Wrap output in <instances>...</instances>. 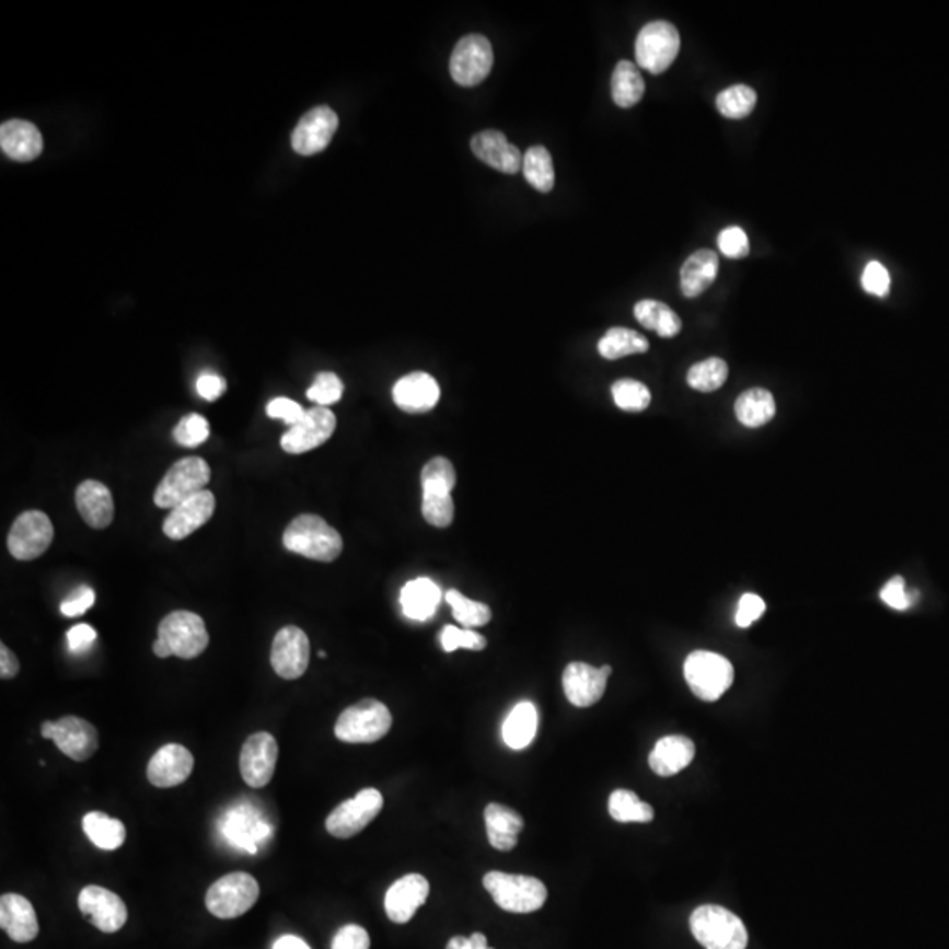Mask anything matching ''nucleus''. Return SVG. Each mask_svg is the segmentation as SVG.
I'll use <instances>...</instances> for the list:
<instances>
[{"label": "nucleus", "mask_w": 949, "mask_h": 949, "mask_svg": "<svg viewBox=\"0 0 949 949\" xmlns=\"http://www.w3.org/2000/svg\"><path fill=\"white\" fill-rule=\"evenodd\" d=\"M81 913L104 934H115L127 923V905L106 888L90 884L78 896Z\"/></svg>", "instance_id": "obj_18"}, {"label": "nucleus", "mask_w": 949, "mask_h": 949, "mask_svg": "<svg viewBox=\"0 0 949 949\" xmlns=\"http://www.w3.org/2000/svg\"><path fill=\"white\" fill-rule=\"evenodd\" d=\"M522 171L528 183L539 193L547 194L553 190L556 174H554L553 157L547 148L531 147L522 159Z\"/></svg>", "instance_id": "obj_39"}, {"label": "nucleus", "mask_w": 949, "mask_h": 949, "mask_svg": "<svg viewBox=\"0 0 949 949\" xmlns=\"http://www.w3.org/2000/svg\"><path fill=\"white\" fill-rule=\"evenodd\" d=\"M393 727L387 705L374 698L357 702L339 714L335 725L336 739L345 744H373L384 739Z\"/></svg>", "instance_id": "obj_4"}, {"label": "nucleus", "mask_w": 949, "mask_h": 949, "mask_svg": "<svg viewBox=\"0 0 949 949\" xmlns=\"http://www.w3.org/2000/svg\"><path fill=\"white\" fill-rule=\"evenodd\" d=\"M0 927L20 945L36 939L39 922L34 905L25 896L5 893L0 899Z\"/></svg>", "instance_id": "obj_25"}, {"label": "nucleus", "mask_w": 949, "mask_h": 949, "mask_svg": "<svg viewBox=\"0 0 949 949\" xmlns=\"http://www.w3.org/2000/svg\"><path fill=\"white\" fill-rule=\"evenodd\" d=\"M918 593H907L905 591L904 577L896 576L892 580H888L884 588L881 589V600L887 603L893 611H907L916 603Z\"/></svg>", "instance_id": "obj_50"}, {"label": "nucleus", "mask_w": 949, "mask_h": 949, "mask_svg": "<svg viewBox=\"0 0 949 949\" xmlns=\"http://www.w3.org/2000/svg\"><path fill=\"white\" fill-rule=\"evenodd\" d=\"M338 129V115L329 106H316L299 120L292 132V148L299 155H315L326 150Z\"/></svg>", "instance_id": "obj_19"}, {"label": "nucleus", "mask_w": 949, "mask_h": 949, "mask_svg": "<svg viewBox=\"0 0 949 949\" xmlns=\"http://www.w3.org/2000/svg\"><path fill=\"white\" fill-rule=\"evenodd\" d=\"M756 92L748 85H733L722 90L716 99V106L722 116L730 120H742L753 113L756 106Z\"/></svg>", "instance_id": "obj_42"}, {"label": "nucleus", "mask_w": 949, "mask_h": 949, "mask_svg": "<svg viewBox=\"0 0 949 949\" xmlns=\"http://www.w3.org/2000/svg\"><path fill=\"white\" fill-rule=\"evenodd\" d=\"M277 739L268 731H257L241 748V777L250 788H264L271 783L277 768Z\"/></svg>", "instance_id": "obj_14"}, {"label": "nucleus", "mask_w": 949, "mask_h": 949, "mask_svg": "<svg viewBox=\"0 0 949 949\" xmlns=\"http://www.w3.org/2000/svg\"><path fill=\"white\" fill-rule=\"evenodd\" d=\"M765 602L757 594L748 593L740 598L739 606H737L736 623L739 628H749L751 624L756 623L763 614H765Z\"/></svg>", "instance_id": "obj_54"}, {"label": "nucleus", "mask_w": 949, "mask_h": 949, "mask_svg": "<svg viewBox=\"0 0 949 949\" xmlns=\"http://www.w3.org/2000/svg\"><path fill=\"white\" fill-rule=\"evenodd\" d=\"M310 664V640L298 626H286L273 638L271 667L281 679L303 678Z\"/></svg>", "instance_id": "obj_16"}, {"label": "nucleus", "mask_w": 949, "mask_h": 949, "mask_svg": "<svg viewBox=\"0 0 949 949\" xmlns=\"http://www.w3.org/2000/svg\"><path fill=\"white\" fill-rule=\"evenodd\" d=\"M718 246L722 255L730 259H744L749 254V240L744 229L727 228L719 232Z\"/></svg>", "instance_id": "obj_52"}, {"label": "nucleus", "mask_w": 949, "mask_h": 949, "mask_svg": "<svg viewBox=\"0 0 949 949\" xmlns=\"http://www.w3.org/2000/svg\"><path fill=\"white\" fill-rule=\"evenodd\" d=\"M393 400L397 408L406 414H426L438 405L440 385L431 374L415 371L397 380L393 387Z\"/></svg>", "instance_id": "obj_23"}, {"label": "nucleus", "mask_w": 949, "mask_h": 949, "mask_svg": "<svg viewBox=\"0 0 949 949\" xmlns=\"http://www.w3.org/2000/svg\"><path fill=\"white\" fill-rule=\"evenodd\" d=\"M484 821L489 832H498V834L519 835L524 830L522 815L501 803H489L484 811Z\"/></svg>", "instance_id": "obj_45"}, {"label": "nucleus", "mask_w": 949, "mask_h": 949, "mask_svg": "<svg viewBox=\"0 0 949 949\" xmlns=\"http://www.w3.org/2000/svg\"><path fill=\"white\" fill-rule=\"evenodd\" d=\"M454 501L451 495H435L424 493L423 516L428 524L435 528L451 526L454 521Z\"/></svg>", "instance_id": "obj_46"}, {"label": "nucleus", "mask_w": 949, "mask_h": 949, "mask_svg": "<svg viewBox=\"0 0 949 949\" xmlns=\"http://www.w3.org/2000/svg\"><path fill=\"white\" fill-rule=\"evenodd\" d=\"M269 417L271 419H280L287 424V426H296L299 420L303 419L304 412L303 406L299 405V403L292 402L289 397H277V400H273L269 402L268 408Z\"/></svg>", "instance_id": "obj_56"}, {"label": "nucleus", "mask_w": 949, "mask_h": 949, "mask_svg": "<svg viewBox=\"0 0 949 949\" xmlns=\"http://www.w3.org/2000/svg\"><path fill=\"white\" fill-rule=\"evenodd\" d=\"M455 470L454 464L447 458H435L429 461L420 473V484H423L424 493H435V495H451L455 487Z\"/></svg>", "instance_id": "obj_43"}, {"label": "nucleus", "mask_w": 949, "mask_h": 949, "mask_svg": "<svg viewBox=\"0 0 949 949\" xmlns=\"http://www.w3.org/2000/svg\"><path fill=\"white\" fill-rule=\"evenodd\" d=\"M691 931L705 949H745L744 923L721 905H701L691 914Z\"/></svg>", "instance_id": "obj_3"}, {"label": "nucleus", "mask_w": 949, "mask_h": 949, "mask_svg": "<svg viewBox=\"0 0 949 949\" xmlns=\"http://www.w3.org/2000/svg\"><path fill=\"white\" fill-rule=\"evenodd\" d=\"M445 949H493L487 946V937L481 931H475L470 937L455 936L449 940Z\"/></svg>", "instance_id": "obj_59"}, {"label": "nucleus", "mask_w": 949, "mask_h": 949, "mask_svg": "<svg viewBox=\"0 0 949 949\" xmlns=\"http://www.w3.org/2000/svg\"><path fill=\"white\" fill-rule=\"evenodd\" d=\"M736 415L745 428H760L771 423L776 415V402L767 389H749L740 394L736 402Z\"/></svg>", "instance_id": "obj_33"}, {"label": "nucleus", "mask_w": 949, "mask_h": 949, "mask_svg": "<svg viewBox=\"0 0 949 949\" xmlns=\"http://www.w3.org/2000/svg\"><path fill=\"white\" fill-rule=\"evenodd\" d=\"M495 54L487 37L470 34L455 45L451 57L452 80L461 86H475L489 77Z\"/></svg>", "instance_id": "obj_13"}, {"label": "nucleus", "mask_w": 949, "mask_h": 949, "mask_svg": "<svg viewBox=\"0 0 949 949\" xmlns=\"http://www.w3.org/2000/svg\"><path fill=\"white\" fill-rule=\"evenodd\" d=\"M193 771V753L182 744H167L153 754L147 776L155 788H174L185 783Z\"/></svg>", "instance_id": "obj_22"}, {"label": "nucleus", "mask_w": 949, "mask_h": 949, "mask_svg": "<svg viewBox=\"0 0 949 949\" xmlns=\"http://www.w3.org/2000/svg\"><path fill=\"white\" fill-rule=\"evenodd\" d=\"M539 728V713L535 705L531 702H521L510 710L509 716L505 719L501 736H504L505 744L510 749L521 751L526 749L533 742Z\"/></svg>", "instance_id": "obj_32"}, {"label": "nucleus", "mask_w": 949, "mask_h": 949, "mask_svg": "<svg viewBox=\"0 0 949 949\" xmlns=\"http://www.w3.org/2000/svg\"><path fill=\"white\" fill-rule=\"evenodd\" d=\"M440 643L441 649L445 652H454L458 649L484 651L487 647L486 637H482L481 633L468 628H458V626H445L441 629Z\"/></svg>", "instance_id": "obj_47"}, {"label": "nucleus", "mask_w": 949, "mask_h": 949, "mask_svg": "<svg viewBox=\"0 0 949 949\" xmlns=\"http://www.w3.org/2000/svg\"><path fill=\"white\" fill-rule=\"evenodd\" d=\"M259 882L246 872H232L211 884L206 907L220 919L240 918L259 901Z\"/></svg>", "instance_id": "obj_5"}, {"label": "nucleus", "mask_w": 949, "mask_h": 949, "mask_svg": "<svg viewBox=\"0 0 949 949\" xmlns=\"http://www.w3.org/2000/svg\"><path fill=\"white\" fill-rule=\"evenodd\" d=\"M228 389V382L217 373H205L197 379V393L206 402H217Z\"/></svg>", "instance_id": "obj_57"}, {"label": "nucleus", "mask_w": 949, "mask_h": 949, "mask_svg": "<svg viewBox=\"0 0 949 949\" xmlns=\"http://www.w3.org/2000/svg\"><path fill=\"white\" fill-rule=\"evenodd\" d=\"M681 49V36L672 23L658 22L647 23L643 31L638 32L635 43V57L637 63L652 74H661L672 66Z\"/></svg>", "instance_id": "obj_9"}, {"label": "nucleus", "mask_w": 949, "mask_h": 949, "mask_svg": "<svg viewBox=\"0 0 949 949\" xmlns=\"http://www.w3.org/2000/svg\"><path fill=\"white\" fill-rule=\"evenodd\" d=\"M43 739L54 740L57 748L72 762H86L99 749L97 728L78 716H63L58 721L40 725Z\"/></svg>", "instance_id": "obj_11"}, {"label": "nucleus", "mask_w": 949, "mask_h": 949, "mask_svg": "<svg viewBox=\"0 0 949 949\" xmlns=\"http://www.w3.org/2000/svg\"><path fill=\"white\" fill-rule=\"evenodd\" d=\"M0 147L14 161H34L43 152V136L27 120H10L0 127Z\"/></svg>", "instance_id": "obj_28"}, {"label": "nucleus", "mask_w": 949, "mask_h": 949, "mask_svg": "<svg viewBox=\"0 0 949 949\" xmlns=\"http://www.w3.org/2000/svg\"><path fill=\"white\" fill-rule=\"evenodd\" d=\"M472 150L482 162L501 173L516 174L522 170L524 155L499 130H482L473 136Z\"/></svg>", "instance_id": "obj_24"}, {"label": "nucleus", "mask_w": 949, "mask_h": 949, "mask_svg": "<svg viewBox=\"0 0 949 949\" xmlns=\"http://www.w3.org/2000/svg\"><path fill=\"white\" fill-rule=\"evenodd\" d=\"M97 633L89 624H78L68 632L69 649L72 652H85L95 643Z\"/></svg>", "instance_id": "obj_58"}, {"label": "nucleus", "mask_w": 949, "mask_h": 949, "mask_svg": "<svg viewBox=\"0 0 949 949\" xmlns=\"http://www.w3.org/2000/svg\"><path fill=\"white\" fill-rule=\"evenodd\" d=\"M612 667L605 664L602 669H594L591 664L582 661H574L563 672V691L566 701L571 705L586 709L602 701L605 693L606 681L611 678Z\"/></svg>", "instance_id": "obj_17"}, {"label": "nucleus", "mask_w": 949, "mask_h": 949, "mask_svg": "<svg viewBox=\"0 0 949 949\" xmlns=\"http://www.w3.org/2000/svg\"><path fill=\"white\" fill-rule=\"evenodd\" d=\"M440 588L428 577H419V579L406 582L402 589V597H400L403 614L408 620L414 621H428L429 617H432L440 605Z\"/></svg>", "instance_id": "obj_31"}, {"label": "nucleus", "mask_w": 949, "mask_h": 949, "mask_svg": "<svg viewBox=\"0 0 949 949\" xmlns=\"http://www.w3.org/2000/svg\"><path fill=\"white\" fill-rule=\"evenodd\" d=\"M647 350H649V342L646 336L626 327H612L598 344V352L609 361L633 356V354H644Z\"/></svg>", "instance_id": "obj_37"}, {"label": "nucleus", "mask_w": 949, "mask_h": 949, "mask_svg": "<svg viewBox=\"0 0 949 949\" xmlns=\"http://www.w3.org/2000/svg\"><path fill=\"white\" fill-rule=\"evenodd\" d=\"M223 834L228 835L232 844L248 853H257L259 844L271 837V829L252 807L245 806L229 812L228 820L223 823Z\"/></svg>", "instance_id": "obj_27"}, {"label": "nucleus", "mask_w": 949, "mask_h": 949, "mask_svg": "<svg viewBox=\"0 0 949 949\" xmlns=\"http://www.w3.org/2000/svg\"><path fill=\"white\" fill-rule=\"evenodd\" d=\"M306 396L319 406L333 405L344 396V382L338 379V374L329 373V371L319 373L312 387L308 389Z\"/></svg>", "instance_id": "obj_49"}, {"label": "nucleus", "mask_w": 949, "mask_h": 949, "mask_svg": "<svg viewBox=\"0 0 949 949\" xmlns=\"http://www.w3.org/2000/svg\"><path fill=\"white\" fill-rule=\"evenodd\" d=\"M635 316L646 329L655 331L656 335H660L661 338H673L682 329V322L678 313L661 301H655V299L638 301L635 304Z\"/></svg>", "instance_id": "obj_34"}, {"label": "nucleus", "mask_w": 949, "mask_h": 949, "mask_svg": "<svg viewBox=\"0 0 949 949\" xmlns=\"http://www.w3.org/2000/svg\"><path fill=\"white\" fill-rule=\"evenodd\" d=\"M719 259L713 250H698L681 268V289L686 298H698L718 277Z\"/></svg>", "instance_id": "obj_30"}, {"label": "nucleus", "mask_w": 949, "mask_h": 949, "mask_svg": "<svg viewBox=\"0 0 949 949\" xmlns=\"http://www.w3.org/2000/svg\"><path fill=\"white\" fill-rule=\"evenodd\" d=\"M77 507L83 521L94 530H104L115 518L112 490L103 482H81L77 489Z\"/></svg>", "instance_id": "obj_26"}, {"label": "nucleus", "mask_w": 949, "mask_h": 949, "mask_svg": "<svg viewBox=\"0 0 949 949\" xmlns=\"http://www.w3.org/2000/svg\"><path fill=\"white\" fill-rule=\"evenodd\" d=\"M646 92V81L638 71L637 63L621 60L612 74V99L620 107H633L640 103Z\"/></svg>", "instance_id": "obj_35"}, {"label": "nucleus", "mask_w": 949, "mask_h": 949, "mask_svg": "<svg viewBox=\"0 0 949 949\" xmlns=\"http://www.w3.org/2000/svg\"><path fill=\"white\" fill-rule=\"evenodd\" d=\"M445 600L447 603L451 605L454 620L458 621L461 626H464V628H481V626H486V624L489 623L490 617H493L490 609L486 603L470 600V598L460 593L458 589L447 591Z\"/></svg>", "instance_id": "obj_41"}, {"label": "nucleus", "mask_w": 949, "mask_h": 949, "mask_svg": "<svg viewBox=\"0 0 949 949\" xmlns=\"http://www.w3.org/2000/svg\"><path fill=\"white\" fill-rule=\"evenodd\" d=\"M384 807V797L379 789L366 788L354 798L339 803L335 811L327 815L326 830L333 837L350 838L361 834Z\"/></svg>", "instance_id": "obj_10"}, {"label": "nucleus", "mask_w": 949, "mask_h": 949, "mask_svg": "<svg viewBox=\"0 0 949 949\" xmlns=\"http://www.w3.org/2000/svg\"><path fill=\"white\" fill-rule=\"evenodd\" d=\"M482 882L496 905L507 913H535L547 901V887L533 876L493 870L484 876Z\"/></svg>", "instance_id": "obj_2"}, {"label": "nucleus", "mask_w": 949, "mask_h": 949, "mask_svg": "<svg viewBox=\"0 0 949 949\" xmlns=\"http://www.w3.org/2000/svg\"><path fill=\"white\" fill-rule=\"evenodd\" d=\"M20 663L16 660V656L13 655L11 649H8L5 644L0 646V678L4 679H13L16 678V673H19Z\"/></svg>", "instance_id": "obj_60"}, {"label": "nucleus", "mask_w": 949, "mask_h": 949, "mask_svg": "<svg viewBox=\"0 0 949 949\" xmlns=\"http://www.w3.org/2000/svg\"><path fill=\"white\" fill-rule=\"evenodd\" d=\"M686 379L690 387L701 391V393L718 391L728 379L727 362L719 357H710L705 361L696 362V364L691 366Z\"/></svg>", "instance_id": "obj_40"}, {"label": "nucleus", "mask_w": 949, "mask_h": 949, "mask_svg": "<svg viewBox=\"0 0 949 949\" xmlns=\"http://www.w3.org/2000/svg\"><path fill=\"white\" fill-rule=\"evenodd\" d=\"M283 545L313 562L331 563L344 551V539L321 516L303 513L287 526Z\"/></svg>", "instance_id": "obj_1"}, {"label": "nucleus", "mask_w": 949, "mask_h": 949, "mask_svg": "<svg viewBox=\"0 0 949 949\" xmlns=\"http://www.w3.org/2000/svg\"><path fill=\"white\" fill-rule=\"evenodd\" d=\"M213 493L208 489L201 490L193 498L185 499L178 507H174L165 519L162 530L171 540L187 539L199 528L205 526L206 522L213 518Z\"/></svg>", "instance_id": "obj_21"}, {"label": "nucleus", "mask_w": 949, "mask_h": 949, "mask_svg": "<svg viewBox=\"0 0 949 949\" xmlns=\"http://www.w3.org/2000/svg\"><path fill=\"white\" fill-rule=\"evenodd\" d=\"M210 437V424L199 414H188L174 428V440L183 447H197Z\"/></svg>", "instance_id": "obj_48"}, {"label": "nucleus", "mask_w": 949, "mask_h": 949, "mask_svg": "<svg viewBox=\"0 0 949 949\" xmlns=\"http://www.w3.org/2000/svg\"><path fill=\"white\" fill-rule=\"evenodd\" d=\"M695 744L684 736H669L656 742L649 754V767L661 777L675 776L693 762Z\"/></svg>", "instance_id": "obj_29"}, {"label": "nucleus", "mask_w": 949, "mask_h": 949, "mask_svg": "<svg viewBox=\"0 0 949 949\" xmlns=\"http://www.w3.org/2000/svg\"><path fill=\"white\" fill-rule=\"evenodd\" d=\"M684 678L701 701L716 702L730 690L733 664L716 652H691L684 661Z\"/></svg>", "instance_id": "obj_7"}, {"label": "nucleus", "mask_w": 949, "mask_h": 949, "mask_svg": "<svg viewBox=\"0 0 949 949\" xmlns=\"http://www.w3.org/2000/svg\"><path fill=\"white\" fill-rule=\"evenodd\" d=\"M153 655H155L157 658H162V660H165V658H170V656H173V652H171L170 647L165 646V644L162 643L161 638H157L155 643H153Z\"/></svg>", "instance_id": "obj_63"}, {"label": "nucleus", "mask_w": 949, "mask_h": 949, "mask_svg": "<svg viewBox=\"0 0 949 949\" xmlns=\"http://www.w3.org/2000/svg\"><path fill=\"white\" fill-rule=\"evenodd\" d=\"M86 837L104 852H115L124 846L127 830L120 820H113L104 812H89L83 818Z\"/></svg>", "instance_id": "obj_36"}, {"label": "nucleus", "mask_w": 949, "mask_h": 949, "mask_svg": "<svg viewBox=\"0 0 949 949\" xmlns=\"http://www.w3.org/2000/svg\"><path fill=\"white\" fill-rule=\"evenodd\" d=\"M487 838H489L490 846L498 852H512L513 847L518 846V835L498 834V832L487 830Z\"/></svg>", "instance_id": "obj_61"}, {"label": "nucleus", "mask_w": 949, "mask_h": 949, "mask_svg": "<svg viewBox=\"0 0 949 949\" xmlns=\"http://www.w3.org/2000/svg\"><path fill=\"white\" fill-rule=\"evenodd\" d=\"M54 542V524L39 510H28L19 516L8 536L11 556L19 562H32L43 556Z\"/></svg>", "instance_id": "obj_12"}, {"label": "nucleus", "mask_w": 949, "mask_h": 949, "mask_svg": "<svg viewBox=\"0 0 949 949\" xmlns=\"http://www.w3.org/2000/svg\"><path fill=\"white\" fill-rule=\"evenodd\" d=\"M95 603V591L89 586H81L77 591H72L66 600H63L62 605H60V612H62L66 617H78V615L85 614L89 609H92Z\"/></svg>", "instance_id": "obj_55"}, {"label": "nucleus", "mask_w": 949, "mask_h": 949, "mask_svg": "<svg viewBox=\"0 0 949 949\" xmlns=\"http://www.w3.org/2000/svg\"><path fill=\"white\" fill-rule=\"evenodd\" d=\"M336 429V417L327 406L304 412L303 419L281 437L280 445L289 454H304L324 445Z\"/></svg>", "instance_id": "obj_15"}, {"label": "nucleus", "mask_w": 949, "mask_h": 949, "mask_svg": "<svg viewBox=\"0 0 949 949\" xmlns=\"http://www.w3.org/2000/svg\"><path fill=\"white\" fill-rule=\"evenodd\" d=\"M273 949H312L301 937L283 936L275 942Z\"/></svg>", "instance_id": "obj_62"}, {"label": "nucleus", "mask_w": 949, "mask_h": 949, "mask_svg": "<svg viewBox=\"0 0 949 949\" xmlns=\"http://www.w3.org/2000/svg\"><path fill=\"white\" fill-rule=\"evenodd\" d=\"M211 478L210 464L201 458H183L174 463L161 484L157 486L153 501L159 509L178 507L185 499L193 498L197 493L205 490Z\"/></svg>", "instance_id": "obj_6"}, {"label": "nucleus", "mask_w": 949, "mask_h": 949, "mask_svg": "<svg viewBox=\"0 0 949 949\" xmlns=\"http://www.w3.org/2000/svg\"><path fill=\"white\" fill-rule=\"evenodd\" d=\"M890 283H892L890 273L881 263L870 261L865 266L864 275H861V286H864L865 292L878 296V298H887L890 294Z\"/></svg>", "instance_id": "obj_51"}, {"label": "nucleus", "mask_w": 949, "mask_h": 949, "mask_svg": "<svg viewBox=\"0 0 949 949\" xmlns=\"http://www.w3.org/2000/svg\"><path fill=\"white\" fill-rule=\"evenodd\" d=\"M428 896V879L420 873H406L385 893L384 905L387 918L397 925H405L414 918L420 905L426 904Z\"/></svg>", "instance_id": "obj_20"}, {"label": "nucleus", "mask_w": 949, "mask_h": 949, "mask_svg": "<svg viewBox=\"0 0 949 949\" xmlns=\"http://www.w3.org/2000/svg\"><path fill=\"white\" fill-rule=\"evenodd\" d=\"M370 934L359 925H345L336 931L331 949H370Z\"/></svg>", "instance_id": "obj_53"}, {"label": "nucleus", "mask_w": 949, "mask_h": 949, "mask_svg": "<svg viewBox=\"0 0 949 949\" xmlns=\"http://www.w3.org/2000/svg\"><path fill=\"white\" fill-rule=\"evenodd\" d=\"M612 397H614L615 405L624 412H644L647 406L651 405L649 389L638 380H617L612 385Z\"/></svg>", "instance_id": "obj_44"}, {"label": "nucleus", "mask_w": 949, "mask_h": 949, "mask_svg": "<svg viewBox=\"0 0 949 949\" xmlns=\"http://www.w3.org/2000/svg\"><path fill=\"white\" fill-rule=\"evenodd\" d=\"M609 814L617 823H649L655 820V809L629 789H615L609 798Z\"/></svg>", "instance_id": "obj_38"}, {"label": "nucleus", "mask_w": 949, "mask_h": 949, "mask_svg": "<svg viewBox=\"0 0 949 949\" xmlns=\"http://www.w3.org/2000/svg\"><path fill=\"white\" fill-rule=\"evenodd\" d=\"M159 638L171 652L182 660H194L206 651L210 635L205 621L194 612L176 611L165 615L159 624Z\"/></svg>", "instance_id": "obj_8"}]
</instances>
